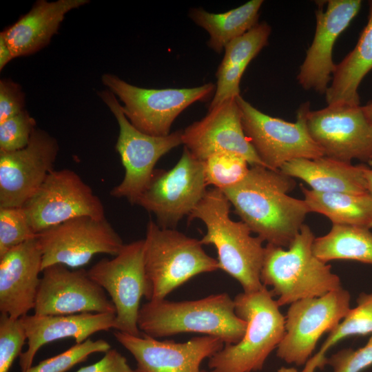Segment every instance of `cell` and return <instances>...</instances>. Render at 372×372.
I'll return each mask as SVG.
<instances>
[{
    "instance_id": "6da1fadb",
    "label": "cell",
    "mask_w": 372,
    "mask_h": 372,
    "mask_svg": "<svg viewBox=\"0 0 372 372\" xmlns=\"http://www.w3.org/2000/svg\"><path fill=\"white\" fill-rule=\"evenodd\" d=\"M295 187L293 178L280 170L255 165L238 184L221 191L251 232L287 249L310 213L304 199L288 194Z\"/></svg>"
},
{
    "instance_id": "7a4b0ae2",
    "label": "cell",
    "mask_w": 372,
    "mask_h": 372,
    "mask_svg": "<svg viewBox=\"0 0 372 372\" xmlns=\"http://www.w3.org/2000/svg\"><path fill=\"white\" fill-rule=\"evenodd\" d=\"M231 206L223 192L213 187L188 216L189 221L199 219L205 224L206 234L200 240L203 245L215 247L219 269L236 279L244 292L257 291L264 286L260 281L264 241L252 236L242 221L231 219Z\"/></svg>"
},
{
    "instance_id": "3957f363",
    "label": "cell",
    "mask_w": 372,
    "mask_h": 372,
    "mask_svg": "<svg viewBox=\"0 0 372 372\" xmlns=\"http://www.w3.org/2000/svg\"><path fill=\"white\" fill-rule=\"evenodd\" d=\"M141 332L154 338L182 333L214 336L225 345L238 342L247 322L235 312L234 300L227 293L194 300H150L141 306L138 316Z\"/></svg>"
},
{
    "instance_id": "277c9868",
    "label": "cell",
    "mask_w": 372,
    "mask_h": 372,
    "mask_svg": "<svg viewBox=\"0 0 372 372\" xmlns=\"http://www.w3.org/2000/svg\"><path fill=\"white\" fill-rule=\"evenodd\" d=\"M315 238L311 228L304 224L287 249L271 244L265 247L260 281L271 287L280 307L342 287L331 265L314 255Z\"/></svg>"
},
{
    "instance_id": "5b68a950",
    "label": "cell",
    "mask_w": 372,
    "mask_h": 372,
    "mask_svg": "<svg viewBox=\"0 0 372 372\" xmlns=\"http://www.w3.org/2000/svg\"><path fill=\"white\" fill-rule=\"evenodd\" d=\"M267 287L234 298L236 315L247 322L242 339L225 345L208 359L210 372H256L262 369L285 333V317Z\"/></svg>"
},
{
    "instance_id": "8992f818",
    "label": "cell",
    "mask_w": 372,
    "mask_h": 372,
    "mask_svg": "<svg viewBox=\"0 0 372 372\" xmlns=\"http://www.w3.org/2000/svg\"><path fill=\"white\" fill-rule=\"evenodd\" d=\"M144 263L149 284L148 301L166 298L193 277L219 269L200 240L153 220L147 225L144 239Z\"/></svg>"
},
{
    "instance_id": "52a82bcc",
    "label": "cell",
    "mask_w": 372,
    "mask_h": 372,
    "mask_svg": "<svg viewBox=\"0 0 372 372\" xmlns=\"http://www.w3.org/2000/svg\"><path fill=\"white\" fill-rule=\"evenodd\" d=\"M114 115L119 127L116 149L125 169L123 180L110 192L114 198H125L136 205L148 187L158 161L172 149L183 144V130L165 136H154L136 129L124 114L121 105L109 90L99 93Z\"/></svg>"
},
{
    "instance_id": "ba28073f",
    "label": "cell",
    "mask_w": 372,
    "mask_h": 372,
    "mask_svg": "<svg viewBox=\"0 0 372 372\" xmlns=\"http://www.w3.org/2000/svg\"><path fill=\"white\" fill-rule=\"evenodd\" d=\"M101 79L123 102L121 108L129 121L139 131L154 136L169 135L177 116L194 103L206 101L216 87L208 83L191 88L148 89L111 74H105Z\"/></svg>"
},
{
    "instance_id": "9c48e42d",
    "label": "cell",
    "mask_w": 372,
    "mask_h": 372,
    "mask_svg": "<svg viewBox=\"0 0 372 372\" xmlns=\"http://www.w3.org/2000/svg\"><path fill=\"white\" fill-rule=\"evenodd\" d=\"M236 101L244 132L266 167L280 170L285 163L295 159L324 156L305 125L307 102L299 107L296 121L291 123L260 112L240 95Z\"/></svg>"
},
{
    "instance_id": "30bf717a",
    "label": "cell",
    "mask_w": 372,
    "mask_h": 372,
    "mask_svg": "<svg viewBox=\"0 0 372 372\" xmlns=\"http://www.w3.org/2000/svg\"><path fill=\"white\" fill-rule=\"evenodd\" d=\"M90 277L111 298L115 309L114 330L141 335L138 316L143 297L149 296L144 263V239L125 244L112 259L103 258L87 270Z\"/></svg>"
},
{
    "instance_id": "8fae6325",
    "label": "cell",
    "mask_w": 372,
    "mask_h": 372,
    "mask_svg": "<svg viewBox=\"0 0 372 372\" xmlns=\"http://www.w3.org/2000/svg\"><path fill=\"white\" fill-rule=\"evenodd\" d=\"M350 300L349 292L342 287L291 304L277 357L289 364L305 365L322 335L334 329L350 310Z\"/></svg>"
},
{
    "instance_id": "7c38bea8",
    "label": "cell",
    "mask_w": 372,
    "mask_h": 372,
    "mask_svg": "<svg viewBox=\"0 0 372 372\" xmlns=\"http://www.w3.org/2000/svg\"><path fill=\"white\" fill-rule=\"evenodd\" d=\"M207 187L203 161L184 147L180 158L171 169H155L136 205L152 213L161 227L174 229L203 199Z\"/></svg>"
},
{
    "instance_id": "4fadbf2b",
    "label": "cell",
    "mask_w": 372,
    "mask_h": 372,
    "mask_svg": "<svg viewBox=\"0 0 372 372\" xmlns=\"http://www.w3.org/2000/svg\"><path fill=\"white\" fill-rule=\"evenodd\" d=\"M304 119L324 156L348 163L372 160V123L362 106L335 104L311 111L307 102Z\"/></svg>"
},
{
    "instance_id": "5bb4252c",
    "label": "cell",
    "mask_w": 372,
    "mask_h": 372,
    "mask_svg": "<svg viewBox=\"0 0 372 372\" xmlns=\"http://www.w3.org/2000/svg\"><path fill=\"white\" fill-rule=\"evenodd\" d=\"M43 256L42 270L62 264L76 268L87 264L98 254L116 256L124 243L105 218H72L38 234Z\"/></svg>"
},
{
    "instance_id": "9a60e30c",
    "label": "cell",
    "mask_w": 372,
    "mask_h": 372,
    "mask_svg": "<svg viewBox=\"0 0 372 372\" xmlns=\"http://www.w3.org/2000/svg\"><path fill=\"white\" fill-rule=\"evenodd\" d=\"M23 208L37 234L76 217L105 218L100 198L69 169L52 171Z\"/></svg>"
},
{
    "instance_id": "2e32d148",
    "label": "cell",
    "mask_w": 372,
    "mask_h": 372,
    "mask_svg": "<svg viewBox=\"0 0 372 372\" xmlns=\"http://www.w3.org/2000/svg\"><path fill=\"white\" fill-rule=\"evenodd\" d=\"M57 141L35 128L28 145L12 152H0V208L23 207L54 170Z\"/></svg>"
},
{
    "instance_id": "e0dca14e",
    "label": "cell",
    "mask_w": 372,
    "mask_h": 372,
    "mask_svg": "<svg viewBox=\"0 0 372 372\" xmlns=\"http://www.w3.org/2000/svg\"><path fill=\"white\" fill-rule=\"evenodd\" d=\"M41 273L34 314L116 313L107 293L90 277L87 270H71L55 264L44 268Z\"/></svg>"
},
{
    "instance_id": "ac0fdd59",
    "label": "cell",
    "mask_w": 372,
    "mask_h": 372,
    "mask_svg": "<svg viewBox=\"0 0 372 372\" xmlns=\"http://www.w3.org/2000/svg\"><path fill=\"white\" fill-rule=\"evenodd\" d=\"M113 335L136 362V372H201L200 364L225 346L203 335L187 342L158 340L147 335H133L116 330Z\"/></svg>"
},
{
    "instance_id": "d6986e66",
    "label": "cell",
    "mask_w": 372,
    "mask_h": 372,
    "mask_svg": "<svg viewBox=\"0 0 372 372\" xmlns=\"http://www.w3.org/2000/svg\"><path fill=\"white\" fill-rule=\"evenodd\" d=\"M236 97L208 110L204 118L183 130V144L201 161L214 154L229 152L242 156L251 166L265 167L244 132Z\"/></svg>"
},
{
    "instance_id": "ffe728a7",
    "label": "cell",
    "mask_w": 372,
    "mask_h": 372,
    "mask_svg": "<svg viewBox=\"0 0 372 372\" xmlns=\"http://www.w3.org/2000/svg\"><path fill=\"white\" fill-rule=\"evenodd\" d=\"M324 10L318 7L316 28L312 43L297 76L298 83L306 90L323 94L327 90L335 65L333 48L340 34L359 12L360 0H329Z\"/></svg>"
},
{
    "instance_id": "44dd1931",
    "label": "cell",
    "mask_w": 372,
    "mask_h": 372,
    "mask_svg": "<svg viewBox=\"0 0 372 372\" xmlns=\"http://www.w3.org/2000/svg\"><path fill=\"white\" fill-rule=\"evenodd\" d=\"M37 237L0 256V312L19 318L34 309L42 272Z\"/></svg>"
},
{
    "instance_id": "7402d4cb",
    "label": "cell",
    "mask_w": 372,
    "mask_h": 372,
    "mask_svg": "<svg viewBox=\"0 0 372 372\" xmlns=\"http://www.w3.org/2000/svg\"><path fill=\"white\" fill-rule=\"evenodd\" d=\"M116 313H80L69 315H25L21 318L27 335L28 348L19 356L21 371L32 366L41 347L72 338L81 343L92 334L114 328Z\"/></svg>"
},
{
    "instance_id": "603a6c76",
    "label": "cell",
    "mask_w": 372,
    "mask_h": 372,
    "mask_svg": "<svg viewBox=\"0 0 372 372\" xmlns=\"http://www.w3.org/2000/svg\"><path fill=\"white\" fill-rule=\"evenodd\" d=\"M87 0L37 1L32 9L0 33L14 58L35 53L56 34L65 14Z\"/></svg>"
},
{
    "instance_id": "cb8c5ba5",
    "label": "cell",
    "mask_w": 372,
    "mask_h": 372,
    "mask_svg": "<svg viewBox=\"0 0 372 372\" xmlns=\"http://www.w3.org/2000/svg\"><path fill=\"white\" fill-rule=\"evenodd\" d=\"M363 166L324 156L315 159H295L285 163L280 170L304 181L316 192L365 194L368 192Z\"/></svg>"
},
{
    "instance_id": "d4e9b609",
    "label": "cell",
    "mask_w": 372,
    "mask_h": 372,
    "mask_svg": "<svg viewBox=\"0 0 372 372\" xmlns=\"http://www.w3.org/2000/svg\"><path fill=\"white\" fill-rule=\"evenodd\" d=\"M271 32V26L262 21L227 44L224 57L216 73V87L208 110L240 95L242 76L249 63L267 45Z\"/></svg>"
},
{
    "instance_id": "484cf974",
    "label": "cell",
    "mask_w": 372,
    "mask_h": 372,
    "mask_svg": "<svg viewBox=\"0 0 372 372\" xmlns=\"http://www.w3.org/2000/svg\"><path fill=\"white\" fill-rule=\"evenodd\" d=\"M371 70L372 0L369 1L367 23L355 48L335 65L331 83L324 94L327 105H359L358 87Z\"/></svg>"
},
{
    "instance_id": "4316f807",
    "label": "cell",
    "mask_w": 372,
    "mask_h": 372,
    "mask_svg": "<svg viewBox=\"0 0 372 372\" xmlns=\"http://www.w3.org/2000/svg\"><path fill=\"white\" fill-rule=\"evenodd\" d=\"M262 0H251L224 13H211L203 8H191L190 19L209 34L207 45L220 54L234 39L242 36L258 23Z\"/></svg>"
},
{
    "instance_id": "83f0119b",
    "label": "cell",
    "mask_w": 372,
    "mask_h": 372,
    "mask_svg": "<svg viewBox=\"0 0 372 372\" xmlns=\"http://www.w3.org/2000/svg\"><path fill=\"white\" fill-rule=\"evenodd\" d=\"M310 212L327 217L335 225L372 228V197L368 194L319 192L300 185Z\"/></svg>"
},
{
    "instance_id": "f1b7e54d",
    "label": "cell",
    "mask_w": 372,
    "mask_h": 372,
    "mask_svg": "<svg viewBox=\"0 0 372 372\" xmlns=\"http://www.w3.org/2000/svg\"><path fill=\"white\" fill-rule=\"evenodd\" d=\"M314 255L324 262L355 260L372 265V233L369 229L333 224L325 235L313 242Z\"/></svg>"
},
{
    "instance_id": "f546056e",
    "label": "cell",
    "mask_w": 372,
    "mask_h": 372,
    "mask_svg": "<svg viewBox=\"0 0 372 372\" xmlns=\"http://www.w3.org/2000/svg\"><path fill=\"white\" fill-rule=\"evenodd\" d=\"M372 334V293H362L357 305L350 309L343 319L329 333L319 351L311 357L301 372H315L327 364V351L350 336Z\"/></svg>"
},
{
    "instance_id": "4dcf8cb0",
    "label": "cell",
    "mask_w": 372,
    "mask_h": 372,
    "mask_svg": "<svg viewBox=\"0 0 372 372\" xmlns=\"http://www.w3.org/2000/svg\"><path fill=\"white\" fill-rule=\"evenodd\" d=\"M207 185L224 190L235 186L247 176L249 167L242 156L229 152L214 154L203 161Z\"/></svg>"
},
{
    "instance_id": "1f68e13d",
    "label": "cell",
    "mask_w": 372,
    "mask_h": 372,
    "mask_svg": "<svg viewBox=\"0 0 372 372\" xmlns=\"http://www.w3.org/2000/svg\"><path fill=\"white\" fill-rule=\"evenodd\" d=\"M110 349L111 345L105 340H92L88 338L21 372H67L76 364L85 361L91 354L105 353Z\"/></svg>"
},
{
    "instance_id": "d6a6232c",
    "label": "cell",
    "mask_w": 372,
    "mask_h": 372,
    "mask_svg": "<svg viewBox=\"0 0 372 372\" xmlns=\"http://www.w3.org/2000/svg\"><path fill=\"white\" fill-rule=\"evenodd\" d=\"M37 235L23 207L0 208V256Z\"/></svg>"
},
{
    "instance_id": "836d02e7",
    "label": "cell",
    "mask_w": 372,
    "mask_h": 372,
    "mask_svg": "<svg viewBox=\"0 0 372 372\" xmlns=\"http://www.w3.org/2000/svg\"><path fill=\"white\" fill-rule=\"evenodd\" d=\"M27 340L21 318L0 314V372H9Z\"/></svg>"
},
{
    "instance_id": "e575fe53",
    "label": "cell",
    "mask_w": 372,
    "mask_h": 372,
    "mask_svg": "<svg viewBox=\"0 0 372 372\" xmlns=\"http://www.w3.org/2000/svg\"><path fill=\"white\" fill-rule=\"evenodd\" d=\"M36 128V121L26 110L0 123V152H12L25 147Z\"/></svg>"
},
{
    "instance_id": "d590c367",
    "label": "cell",
    "mask_w": 372,
    "mask_h": 372,
    "mask_svg": "<svg viewBox=\"0 0 372 372\" xmlns=\"http://www.w3.org/2000/svg\"><path fill=\"white\" fill-rule=\"evenodd\" d=\"M333 372H362L372 366V334L358 349H344L327 358Z\"/></svg>"
},
{
    "instance_id": "8d00e7d4",
    "label": "cell",
    "mask_w": 372,
    "mask_h": 372,
    "mask_svg": "<svg viewBox=\"0 0 372 372\" xmlns=\"http://www.w3.org/2000/svg\"><path fill=\"white\" fill-rule=\"evenodd\" d=\"M25 94L21 86L10 79L0 81V123L23 110Z\"/></svg>"
},
{
    "instance_id": "74e56055",
    "label": "cell",
    "mask_w": 372,
    "mask_h": 372,
    "mask_svg": "<svg viewBox=\"0 0 372 372\" xmlns=\"http://www.w3.org/2000/svg\"><path fill=\"white\" fill-rule=\"evenodd\" d=\"M76 372H136L127 359L115 349H110L99 361L81 367Z\"/></svg>"
},
{
    "instance_id": "f35d334b",
    "label": "cell",
    "mask_w": 372,
    "mask_h": 372,
    "mask_svg": "<svg viewBox=\"0 0 372 372\" xmlns=\"http://www.w3.org/2000/svg\"><path fill=\"white\" fill-rule=\"evenodd\" d=\"M14 57L10 48L3 37L0 35V70H1Z\"/></svg>"
},
{
    "instance_id": "ab89813d",
    "label": "cell",
    "mask_w": 372,
    "mask_h": 372,
    "mask_svg": "<svg viewBox=\"0 0 372 372\" xmlns=\"http://www.w3.org/2000/svg\"><path fill=\"white\" fill-rule=\"evenodd\" d=\"M363 174L366 184L367 192L372 197V165L368 167L364 165Z\"/></svg>"
},
{
    "instance_id": "60d3db41",
    "label": "cell",
    "mask_w": 372,
    "mask_h": 372,
    "mask_svg": "<svg viewBox=\"0 0 372 372\" xmlns=\"http://www.w3.org/2000/svg\"><path fill=\"white\" fill-rule=\"evenodd\" d=\"M362 108L365 114L372 123V100L369 101L365 105L362 106Z\"/></svg>"
},
{
    "instance_id": "b9f144b4",
    "label": "cell",
    "mask_w": 372,
    "mask_h": 372,
    "mask_svg": "<svg viewBox=\"0 0 372 372\" xmlns=\"http://www.w3.org/2000/svg\"><path fill=\"white\" fill-rule=\"evenodd\" d=\"M276 372H301V371H298L294 367L281 366L277 370Z\"/></svg>"
},
{
    "instance_id": "7bdbcfd3",
    "label": "cell",
    "mask_w": 372,
    "mask_h": 372,
    "mask_svg": "<svg viewBox=\"0 0 372 372\" xmlns=\"http://www.w3.org/2000/svg\"><path fill=\"white\" fill-rule=\"evenodd\" d=\"M201 372H209V371H205V370H202ZM210 372V371H209Z\"/></svg>"
}]
</instances>
